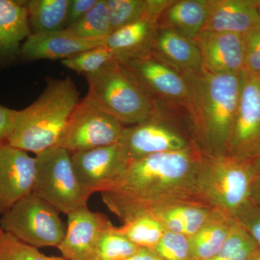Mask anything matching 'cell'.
Listing matches in <instances>:
<instances>
[{"mask_svg":"<svg viewBox=\"0 0 260 260\" xmlns=\"http://www.w3.org/2000/svg\"><path fill=\"white\" fill-rule=\"evenodd\" d=\"M205 160V154L196 144L129 160L120 175L102 192L103 202L123 222L160 205L204 202L200 198L199 182Z\"/></svg>","mask_w":260,"mask_h":260,"instance_id":"6da1fadb","label":"cell"},{"mask_svg":"<svg viewBox=\"0 0 260 260\" xmlns=\"http://www.w3.org/2000/svg\"><path fill=\"white\" fill-rule=\"evenodd\" d=\"M184 109L195 143L205 155H227L239 97L240 74H213L202 68L181 73Z\"/></svg>","mask_w":260,"mask_h":260,"instance_id":"7a4b0ae2","label":"cell"},{"mask_svg":"<svg viewBox=\"0 0 260 260\" xmlns=\"http://www.w3.org/2000/svg\"><path fill=\"white\" fill-rule=\"evenodd\" d=\"M80 101L79 91L70 77L47 79L37 100L18 111L7 143L36 155L56 146Z\"/></svg>","mask_w":260,"mask_h":260,"instance_id":"3957f363","label":"cell"},{"mask_svg":"<svg viewBox=\"0 0 260 260\" xmlns=\"http://www.w3.org/2000/svg\"><path fill=\"white\" fill-rule=\"evenodd\" d=\"M85 77L87 95L124 125L140 124L156 112L155 102L120 61H112Z\"/></svg>","mask_w":260,"mask_h":260,"instance_id":"277c9868","label":"cell"},{"mask_svg":"<svg viewBox=\"0 0 260 260\" xmlns=\"http://www.w3.org/2000/svg\"><path fill=\"white\" fill-rule=\"evenodd\" d=\"M257 173L252 160L205 155L199 182L200 198L234 218L251 202Z\"/></svg>","mask_w":260,"mask_h":260,"instance_id":"5b68a950","label":"cell"},{"mask_svg":"<svg viewBox=\"0 0 260 260\" xmlns=\"http://www.w3.org/2000/svg\"><path fill=\"white\" fill-rule=\"evenodd\" d=\"M119 144L131 160L179 151L196 143L185 110L157 106L156 112L146 121L124 128Z\"/></svg>","mask_w":260,"mask_h":260,"instance_id":"8992f818","label":"cell"},{"mask_svg":"<svg viewBox=\"0 0 260 260\" xmlns=\"http://www.w3.org/2000/svg\"><path fill=\"white\" fill-rule=\"evenodd\" d=\"M36 177L32 194L68 214L88 206L90 194L75 174L71 153L60 146L52 147L36 155Z\"/></svg>","mask_w":260,"mask_h":260,"instance_id":"52a82bcc","label":"cell"},{"mask_svg":"<svg viewBox=\"0 0 260 260\" xmlns=\"http://www.w3.org/2000/svg\"><path fill=\"white\" fill-rule=\"evenodd\" d=\"M0 229L37 249L57 248L66 232L59 212L32 193L2 215Z\"/></svg>","mask_w":260,"mask_h":260,"instance_id":"ba28073f","label":"cell"},{"mask_svg":"<svg viewBox=\"0 0 260 260\" xmlns=\"http://www.w3.org/2000/svg\"><path fill=\"white\" fill-rule=\"evenodd\" d=\"M124 128L86 95L70 115L57 145L73 153L116 144Z\"/></svg>","mask_w":260,"mask_h":260,"instance_id":"9c48e42d","label":"cell"},{"mask_svg":"<svg viewBox=\"0 0 260 260\" xmlns=\"http://www.w3.org/2000/svg\"><path fill=\"white\" fill-rule=\"evenodd\" d=\"M119 61L157 106L184 109L186 86L182 75L177 70L153 54Z\"/></svg>","mask_w":260,"mask_h":260,"instance_id":"30bf717a","label":"cell"},{"mask_svg":"<svg viewBox=\"0 0 260 260\" xmlns=\"http://www.w3.org/2000/svg\"><path fill=\"white\" fill-rule=\"evenodd\" d=\"M240 97L227 155L253 160L260 153L259 76L242 71Z\"/></svg>","mask_w":260,"mask_h":260,"instance_id":"8fae6325","label":"cell"},{"mask_svg":"<svg viewBox=\"0 0 260 260\" xmlns=\"http://www.w3.org/2000/svg\"><path fill=\"white\" fill-rule=\"evenodd\" d=\"M71 158L78 180L90 194L107 190L129 162L119 143L71 153Z\"/></svg>","mask_w":260,"mask_h":260,"instance_id":"7c38bea8","label":"cell"},{"mask_svg":"<svg viewBox=\"0 0 260 260\" xmlns=\"http://www.w3.org/2000/svg\"><path fill=\"white\" fill-rule=\"evenodd\" d=\"M35 177V158L8 143L0 145V215L31 194Z\"/></svg>","mask_w":260,"mask_h":260,"instance_id":"4fadbf2b","label":"cell"},{"mask_svg":"<svg viewBox=\"0 0 260 260\" xmlns=\"http://www.w3.org/2000/svg\"><path fill=\"white\" fill-rule=\"evenodd\" d=\"M68 227L58 249L67 260H92L103 231L110 225L107 215L82 207L67 214Z\"/></svg>","mask_w":260,"mask_h":260,"instance_id":"5bb4252c","label":"cell"},{"mask_svg":"<svg viewBox=\"0 0 260 260\" xmlns=\"http://www.w3.org/2000/svg\"><path fill=\"white\" fill-rule=\"evenodd\" d=\"M194 42L199 49L202 68L213 74H240L244 68L241 34L200 32Z\"/></svg>","mask_w":260,"mask_h":260,"instance_id":"9a60e30c","label":"cell"},{"mask_svg":"<svg viewBox=\"0 0 260 260\" xmlns=\"http://www.w3.org/2000/svg\"><path fill=\"white\" fill-rule=\"evenodd\" d=\"M105 39H83L65 29L46 34H31L22 44L20 54L29 60H63L83 51L102 47Z\"/></svg>","mask_w":260,"mask_h":260,"instance_id":"2e32d148","label":"cell"},{"mask_svg":"<svg viewBox=\"0 0 260 260\" xmlns=\"http://www.w3.org/2000/svg\"><path fill=\"white\" fill-rule=\"evenodd\" d=\"M259 23L255 0H208L206 20L201 32L244 35Z\"/></svg>","mask_w":260,"mask_h":260,"instance_id":"e0dca14e","label":"cell"},{"mask_svg":"<svg viewBox=\"0 0 260 260\" xmlns=\"http://www.w3.org/2000/svg\"><path fill=\"white\" fill-rule=\"evenodd\" d=\"M158 20L145 17L113 31L104 47L114 53L118 61L150 55L158 31Z\"/></svg>","mask_w":260,"mask_h":260,"instance_id":"ac0fdd59","label":"cell"},{"mask_svg":"<svg viewBox=\"0 0 260 260\" xmlns=\"http://www.w3.org/2000/svg\"><path fill=\"white\" fill-rule=\"evenodd\" d=\"M213 210L205 202L191 200L160 205L148 213L158 219L166 231L189 239L206 223Z\"/></svg>","mask_w":260,"mask_h":260,"instance_id":"d6986e66","label":"cell"},{"mask_svg":"<svg viewBox=\"0 0 260 260\" xmlns=\"http://www.w3.org/2000/svg\"><path fill=\"white\" fill-rule=\"evenodd\" d=\"M152 54L179 73L202 69L201 54L194 41L170 29L158 28Z\"/></svg>","mask_w":260,"mask_h":260,"instance_id":"ffe728a7","label":"cell"},{"mask_svg":"<svg viewBox=\"0 0 260 260\" xmlns=\"http://www.w3.org/2000/svg\"><path fill=\"white\" fill-rule=\"evenodd\" d=\"M30 34L25 2L0 0V59L20 53L21 43Z\"/></svg>","mask_w":260,"mask_h":260,"instance_id":"44dd1931","label":"cell"},{"mask_svg":"<svg viewBox=\"0 0 260 260\" xmlns=\"http://www.w3.org/2000/svg\"><path fill=\"white\" fill-rule=\"evenodd\" d=\"M208 0L175 1L160 17L158 28H168L194 41L206 20Z\"/></svg>","mask_w":260,"mask_h":260,"instance_id":"7402d4cb","label":"cell"},{"mask_svg":"<svg viewBox=\"0 0 260 260\" xmlns=\"http://www.w3.org/2000/svg\"><path fill=\"white\" fill-rule=\"evenodd\" d=\"M233 218L214 208L209 218L189 238L191 260H210L218 254L229 234Z\"/></svg>","mask_w":260,"mask_h":260,"instance_id":"603a6c76","label":"cell"},{"mask_svg":"<svg viewBox=\"0 0 260 260\" xmlns=\"http://www.w3.org/2000/svg\"><path fill=\"white\" fill-rule=\"evenodd\" d=\"M70 0L25 1L31 34L59 31L67 28Z\"/></svg>","mask_w":260,"mask_h":260,"instance_id":"cb8c5ba5","label":"cell"},{"mask_svg":"<svg viewBox=\"0 0 260 260\" xmlns=\"http://www.w3.org/2000/svg\"><path fill=\"white\" fill-rule=\"evenodd\" d=\"M119 230L135 245L152 250L166 232L161 223L150 213L135 215L124 222Z\"/></svg>","mask_w":260,"mask_h":260,"instance_id":"d4e9b609","label":"cell"},{"mask_svg":"<svg viewBox=\"0 0 260 260\" xmlns=\"http://www.w3.org/2000/svg\"><path fill=\"white\" fill-rule=\"evenodd\" d=\"M77 37L87 39H105L112 32L106 0H98L83 18L65 28Z\"/></svg>","mask_w":260,"mask_h":260,"instance_id":"484cf974","label":"cell"},{"mask_svg":"<svg viewBox=\"0 0 260 260\" xmlns=\"http://www.w3.org/2000/svg\"><path fill=\"white\" fill-rule=\"evenodd\" d=\"M139 249L111 223L101 234L92 260H124Z\"/></svg>","mask_w":260,"mask_h":260,"instance_id":"4316f807","label":"cell"},{"mask_svg":"<svg viewBox=\"0 0 260 260\" xmlns=\"http://www.w3.org/2000/svg\"><path fill=\"white\" fill-rule=\"evenodd\" d=\"M259 248L245 229L233 218L223 246L210 260H248Z\"/></svg>","mask_w":260,"mask_h":260,"instance_id":"83f0119b","label":"cell"},{"mask_svg":"<svg viewBox=\"0 0 260 260\" xmlns=\"http://www.w3.org/2000/svg\"><path fill=\"white\" fill-rule=\"evenodd\" d=\"M106 3L112 32L148 17V0H106Z\"/></svg>","mask_w":260,"mask_h":260,"instance_id":"f1b7e54d","label":"cell"},{"mask_svg":"<svg viewBox=\"0 0 260 260\" xmlns=\"http://www.w3.org/2000/svg\"><path fill=\"white\" fill-rule=\"evenodd\" d=\"M114 61H118L117 57L112 51L102 46L63 59L61 64L78 74L87 75L95 73Z\"/></svg>","mask_w":260,"mask_h":260,"instance_id":"f546056e","label":"cell"},{"mask_svg":"<svg viewBox=\"0 0 260 260\" xmlns=\"http://www.w3.org/2000/svg\"><path fill=\"white\" fill-rule=\"evenodd\" d=\"M0 260H67L47 256L39 249L20 242L0 229Z\"/></svg>","mask_w":260,"mask_h":260,"instance_id":"4dcf8cb0","label":"cell"},{"mask_svg":"<svg viewBox=\"0 0 260 260\" xmlns=\"http://www.w3.org/2000/svg\"><path fill=\"white\" fill-rule=\"evenodd\" d=\"M154 252L162 260H191L189 238L166 231Z\"/></svg>","mask_w":260,"mask_h":260,"instance_id":"1f68e13d","label":"cell"},{"mask_svg":"<svg viewBox=\"0 0 260 260\" xmlns=\"http://www.w3.org/2000/svg\"><path fill=\"white\" fill-rule=\"evenodd\" d=\"M244 47V68L249 74L260 75V23L242 35Z\"/></svg>","mask_w":260,"mask_h":260,"instance_id":"d6a6232c","label":"cell"},{"mask_svg":"<svg viewBox=\"0 0 260 260\" xmlns=\"http://www.w3.org/2000/svg\"><path fill=\"white\" fill-rule=\"evenodd\" d=\"M260 247V205L251 202L234 217Z\"/></svg>","mask_w":260,"mask_h":260,"instance_id":"836d02e7","label":"cell"},{"mask_svg":"<svg viewBox=\"0 0 260 260\" xmlns=\"http://www.w3.org/2000/svg\"><path fill=\"white\" fill-rule=\"evenodd\" d=\"M97 2L98 0H70L67 19V28L83 18Z\"/></svg>","mask_w":260,"mask_h":260,"instance_id":"e575fe53","label":"cell"},{"mask_svg":"<svg viewBox=\"0 0 260 260\" xmlns=\"http://www.w3.org/2000/svg\"><path fill=\"white\" fill-rule=\"evenodd\" d=\"M18 111L0 105V145L8 142L13 131Z\"/></svg>","mask_w":260,"mask_h":260,"instance_id":"d590c367","label":"cell"},{"mask_svg":"<svg viewBox=\"0 0 260 260\" xmlns=\"http://www.w3.org/2000/svg\"><path fill=\"white\" fill-rule=\"evenodd\" d=\"M124 260H162L152 249L140 248L133 255Z\"/></svg>","mask_w":260,"mask_h":260,"instance_id":"8d00e7d4","label":"cell"},{"mask_svg":"<svg viewBox=\"0 0 260 260\" xmlns=\"http://www.w3.org/2000/svg\"><path fill=\"white\" fill-rule=\"evenodd\" d=\"M251 202L260 205V174H257L251 193Z\"/></svg>","mask_w":260,"mask_h":260,"instance_id":"74e56055","label":"cell"},{"mask_svg":"<svg viewBox=\"0 0 260 260\" xmlns=\"http://www.w3.org/2000/svg\"><path fill=\"white\" fill-rule=\"evenodd\" d=\"M253 162H254V167H255L256 173L260 174V153L258 155L257 157L253 159Z\"/></svg>","mask_w":260,"mask_h":260,"instance_id":"f35d334b","label":"cell"},{"mask_svg":"<svg viewBox=\"0 0 260 260\" xmlns=\"http://www.w3.org/2000/svg\"><path fill=\"white\" fill-rule=\"evenodd\" d=\"M248 260H260V248Z\"/></svg>","mask_w":260,"mask_h":260,"instance_id":"ab89813d","label":"cell"},{"mask_svg":"<svg viewBox=\"0 0 260 260\" xmlns=\"http://www.w3.org/2000/svg\"><path fill=\"white\" fill-rule=\"evenodd\" d=\"M255 5L256 11H257L260 19V0H255Z\"/></svg>","mask_w":260,"mask_h":260,"instance_id":"60d3db41","label":"cell"},{"mask_svg":"<svg viewBox=\"0 0 260 260\" xmlns=\"http://www.w3.org/2000/svg\"><path fill=\"white\" fill-rule=\"evenodd\" d=\"M259 81H260V75H259Z\"/></svg>","mask_w":260,"mask_h":260,"instance_id":"b9f144b4","label":"cell"}]
</instances>
